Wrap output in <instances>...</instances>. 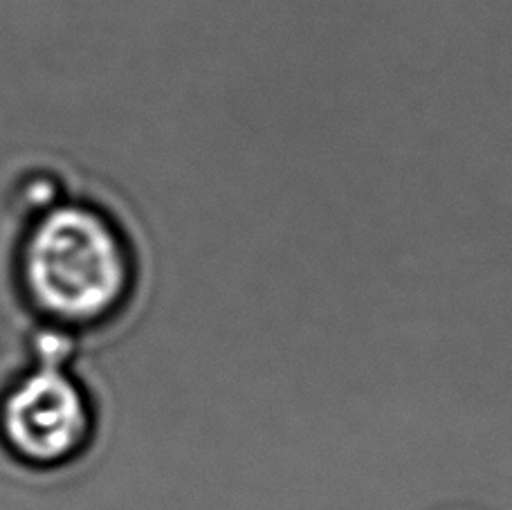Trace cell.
<instances>
[{"mask_svg":"<svg viewBox=\"0 0 512 510\" xmlns=\"http://www.w3.org/2000/svg\"><path fill=\"white\" fill-rule=\"evenodd\" d=\"M0 432L9 450L34 466L70 459L90 434L84 389L66 367L39 362L3 398Z\"/></svg>","mask_w":512,"mask_h":510,"instance_id":"2","label":"cell"},{"mask_svg":"<svg viewBox=\"0 0 512 510\" xmlns=\"http://www.w3.org/2000/svg\"><path fill=\"white\" fill-rule=\"evenodd\" d=\"M25 279L34 302L57 320H97L124 295L122 245L102 216L84 207H59L27 243Z\"/></svg>","mask_w":512,"mask_h":510,"instance_id":"1","label":"cell"}]
</instances>
